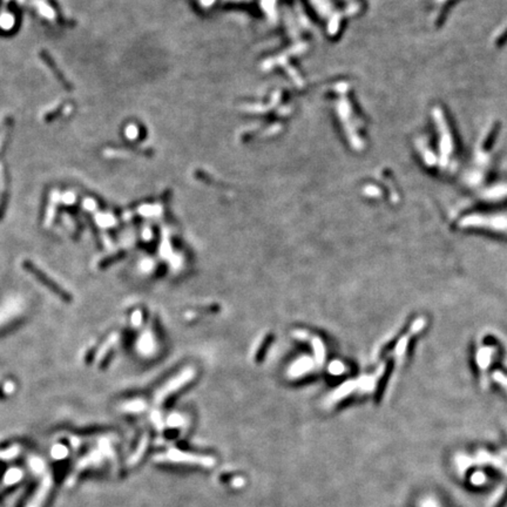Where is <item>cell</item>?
Segmentation results:
<instances>
[{"instance_id":"6da1fadb","label":"cell","mask_w":507,"mask_h":507,"mask_svg":"<svg viewBox=\"0 0 507 507\" xmlns=\"http://www.w3.org/2000/svg\"><path fill=\"white\" fill-rule=\"evenodd\" d=\"M24 267H25L27 270H30L31 274L34 275L36 279L40 280L41 282L44 283L48 289H51L52 291H53L54 294H57L58 296H59L60 298H63V301H66V302L71 301V296L67 294L65 290L61 289L57 283H54L53 281L50 279V277L46 276V275L42 273L40 269H38L36 267H34V265L32 264V262H25V263H24Z\"/></svg>"}]
</instances>
